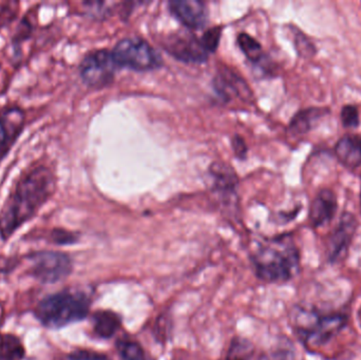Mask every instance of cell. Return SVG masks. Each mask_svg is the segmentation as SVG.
Here are the masks:
<instances>
[{
	"label": "cell",
	"instance_id": "15",
	"mask_svg": "<svg viewBox=\"0 0 361 360\" xmlns=\"http://www.w3.org/2000/svg\"><path fill=\"white\" fill-rule=\"evenodd\" d=\"M329 113L330 109L328 108H309L301 110L293 118L290 124V131L294 135H307Z\"/></svg>",
	"mask_w": 361,
	"mask_h": 360
},
{
	"label": "cell",
	"instance_id": "21",
	"mask_svg": "<svg viewBox=\"0 0 361 360\" xmlns=\"http://www.w3.org/2000/svg\"><path fill=\"white\" fill-rule=\"evenodd\" d=\"M78 239H80V237L76 232H70V230H63V228H54L50 232L51 242L59 245V247L75 244Z\"/></svg>",
	"mask_w": 361,
	"mask_h": 360
},
{
	"label": "cell",
	"instance_id": "27",
	"mask_svg": "<svg viewBox=\"0 0 361 360\" xmlns=\"http://www.w3.org/2000/svg\"><path fill=\"white\" fill-rule=\"evenodd\" d=\"M357 321L360 323V329H361V306L360 310L357 311Z\"/></svg>",
	"mask_w": 361,
	"mask_h": 360
},
{
	"label": "cell",
	"instance_id": "7",
	"mask_svg": "<svg viewBox=\"0 0 361 360\" xmlns=\"http://www.w3.org/2000/svg\"><path fill=\"white\" fill-rule=\"evenodd\" d=\"M358 225L357 218L353 213L349 211L341 213L338 223L329 235L324 247V256L329 264L337 266L347 259Z\"/></svg>",
	"mask_w": 361,
	"mask_h": 360
},
{
	"label": "cell",
	"instance_id": "6",
	"mask_svg": "<svg viewBox=\"0 0 361 360\" xmlns=\"http://www.w3.org/2000/svg\"><path fill=\"white\" fill-rule=\"evenodd\" d=\"M118 66L137 71H148L162 65L160 54L145 40L139 37L124 38L112 51Z\"/></svg>",
	"mask_w": 361,
	"mask_h": 360
},
{
	"label": "cell",
	"instance_id": "19",
	"mask_svg": "<svg viewBox=\"0 0 361 360\" xmlns=\"http://www.w3.org/2000/svg\"><path fill=\"white\" fill-rule=\"evenodd\" d=\"M254 355V346L244 338L238 337L231 342L227 352V360H250Z\"/></svg>",
	"mask_w": 361,
	"mask_h": 360
},
{
	"label": "cell",
	"instance_id": "25",
	"mask_svg": "<svg viewBox=\"0 0 361 360\" xmlns=\"http://www.w3.org/2000/svg\"><path fill=\"white\" fill-rule=\"evenodd\" d=\"M13 2H6V4H0V27H4L6 23H10L14 20L18 12V4L15 2L12 6Z\"/></svg>",
	"mask_w": 361,
	"mask_h": 360
},
{
	"label": "cell",
	"instance_id": "1",
	"mask_svg": "<svg viewBox=\"0 0 361 360\" xmlns=\"http://www.w3.org/2000/svg\"><path fill=\"white\" fill-rule=\"evenodd\" d=\"M55 190L56 177L50 167L40 164L25 170L0 209V239L6 242L12 238L37 215Z\"/></svg>",
	"mask_w": 361,
	"mask_h": 360
},
{
	"label": "cell",
	"instance_id": "8",
	"mask_svg": "<svg viewBox=\"0 0 361 360\" xmlns=\"http://www.w3.org/2000/svg\"><path fill=\"white\" fill-rule=\"evenodd\" d=\"M116 59L107 50L92 51L80 63V76L91 88H103L114 80L116 71Z\"/></svg>",
	"mask_w": 361,
	"mask_h": 360
},
{
	"label": "cell",
	"instance_id": "12",
	"mask_svg": "<svg viewBox=\"0 0 361 360\" xmlns=\"http://www.w3.org/2000/svg\"><path fill=\"white\" fill-rule=\"evenodd\" d=\"M338 203L334 192L324 188L318 192L310 206L309 219L314 228H322L330 223L336 215Z\"/></svg>",
	"mask_w": 361,
	"mask_h": 360
},
{
	"label": "cell",
	"instance_id": "14",
	"mask_svg": "<svg viewBox=\"0 0 361 360\" xmlns=\"http://www.w3.org/2000/svg\"><path fill=\"white\" fill-rule=\"evenodd\" d=\"M91 321H92L93 333L99 340H110L122 327V319L112 311H97L93 313Z\"/></svg>",
	"mask_w": 361,
	"mask_h": 360
},
{
	"label": "cell",
	"instance_id": "22",
	"mask_svg": "<svg viewBox=\"0 0 361 360\" xmlns=\"http://www.w3.org/2000/svg\"><path fill=\"white\" fill-rule=\"evenodd\" d=\"M341 122L345 128H357L360 124L357 107L354 105L343 106L341 109Z\"/></svg>",
	"mask_w": 361,
	"mask_h": 360
},
{
	"label": "cell",
	"instance_id": "18",
	"mask_svg": "<svg viewBox=\"0 0 361 360\" xmlns=\"http://www.w3.org/2000/svg\"><path fill=\"white\" fill-rule=\"evenodd\" d=\"M238 44H239L240 48L243 51L244 54L247 56L248 59L252 61V63H260L263 61L265 55L263 53L262 46L257 42L256 39L252 37V36L247 35L245 33H241L238 36Z\"/></svg>",
	"mask_w": 361,
	"mask_h": 360
},
{
	"label": "cell",
	"instance_id": "24",
	"mask_svg": "<svg viewBox=\"0 0 361 360\" xmlns=\"http://www.w3.org/2000/svg\"><path fill=\"white\" fill-rule=\"evenodd\" d=\"M66 360H111L107 355L92 350H75Z\"/></svg>",
	"mask_w": 361,
	"mask_h": 360
},
{
	"label": "cell",
	"instance_id": "23",
	"mask_svg": "<svg viewBox=\"0 0 361 360\" xmlns=\"http://www.w3.org/2000/svg\"><path fill=\"white\" fill-rule=\"evenodd\" d=\"M221 37V27H212L208 30L201 37L202 42L208 53L214 52L218 48Z\"/></svg>",
	"mask_w": 361,
	"mask_h": 360
},
{
	"label": "cell",
	"instance_id": "20",
	"mask_svg": "<svg viewBox=\"0 0 361 360\" xmlns=\"http://www.w3.org/2000/svg\"><path fill=\"white\" fill-rule=\"evenodd\" d=\"M295 44H296L297 52L303 58H313L317 54V48L315 44L299 30H297V33L295 34Z\"/></svg>",
	"mask_w": 361,
	"mask_h": 360
},
{
	"label": "cell",
	"instance_id": "11",
	"mask_svg": "<svg viewBox=\"0 0 361 360\" xmlns=\"http://www.w3.org/2000/svg\"><path fill=\"white\" fill-rule=\"evenodd\" d=\"M171 12L190 29H202L208 23V10L205 4L197 0L169 2Z\"/></svg>",
	"mask_w": 361,
	"mask_h": 360
},
{
	"label": "cell",
	"instance_id": "28",
	"mask_svg": "<svg viewBox=\"0 0 361 360\" xmlns=\"http://www.w3.org/2000/svg\"><path fill=\"white\" fill-rule=\"evenodd\" d=\"M360 211H361V192H360Z\"/></svg>",
	"mask_w": 361,
	"mask_h": 360
},
{
	"label": "cell",
	"instance_id": "13",
	"mask_svg": "<svg viewBox=\"0 0 361 360\" xmlns=\"http://www.w3.org/2000/svg\"><path fill=\"white\" fill-rule=\"evenodd\" d=\"M335 154L339 162L350 169L361 166V137L347 135L335 145Z\"/></svg>",
	"mask_w": 361,
	"mask_h": 360
},
{
	"label": "cell",
	"instance_id": "2",
	"mask_svg": "<svg viewBox=\"0 0 361 360\" xmlns=\"http://www.w3.org/2000/svg\"><path fill=\"white\" fill-rule=\"evenodd\" d=\"M350 323L349 309L296 304L290 313L293 333L305 350L316 353L341 335Z\"/></svg>",
	"mask_w": 361,
	"mask_h": 360
},
{
	"label": "cell",
	"instance_id": "4",
	"mask_svg": "<svg viewBox=\"0 0 361 360\" xmlns=\"http://www.w3.org/2000/svg\"><path fill=\"white\" fill-rule=\"evenodd\" d=\"M91 298L85 292L63 290L42 298L34 309L36 321L48 330H61L88 317Z\"/></svg>",
	"mask_w": 361,
	"mask_h": 360
},
{
	"label": "cell",
	"instance_id": "10",
	"mask_svg": "<svg viewBox=\"0 0 361 360\" xmlns=\"http://www.w3.org/2000/svg\"><path fill=\"white\" fill-rule=\"evenodd\" d=\"M167 52L187 63H201L207 61L208 51L204 46L201 38L192 34H173L164 42Z\"/></svg>",
	"mask_w": 361,
	"mask_h": 360
},
{
	"label": "cell",
	"instance_id": "3",
	"mask_svg": "<svg viewBox=\"0 0 361 360\" xmlns=\"http://www.w3.org/2000/svg\"><path fill=\"white\" fill-rule=\"evenodd\" d=\"M257 278L269 285L288 283L301 270V253L292 234H282L259 243L252 255Z\"/></svg>",
	"mask_w": 361,
	"mask_h": 360
},
{
	"label": "cell",
	"instance_id": "9",
	"mask_svg": "<svg viewBox=\"0 0 361 360\" xmlns=\"http://www.w3.org/2000/svg\"><path fill=\"white\" fill-rule=\"evenodd\" d=\"M25 112L18 105L0 109V164L25 130Z\"/></svg>",
	"mask_w": 361,
	"mask_h": 360
},
{
	"label": "cell",
	"instance_id": "17",
	"mask_svg": "<svg viewBox=\"0 0 361 360\" xmlns=\"http://www.w3.org/2000/svg\"><path fill=\"white\" fill-rule=\"evenodd\" d=\"M120 360H154L141 344L133 340H120L116 342Z\"/></svg>",
	"mask_w": 361,
	"mask_h": 360
},
{
	"label": "cell",
	"instance_id": "5",
	"mask_svg": "<svg viewBox=\"0 0 361 360\" xmlns=\"http://www.w3.org/2000/svg\"><path fill=\"white\" fill-rule=\"evenodd\" d=\"M30 276L42 285H55L65 280L73 272V260L59 251H36L27 255Z\"/></svg>",
	"mask_w": 361,
	"mask_h": 360
},
{
	"label": "cell",
	"instance_id": "16",
	"mask_svg": "<svg viewBox=\"0 0 361 360\" xmlns=\"http://www.w3.org/2000/svg\"><path fill=\"white\" fill-rule=\"evenodd\" d=\"M25 349L18 336L0 333V360H23Z\"/></svg>",
	"mask_w": 361,
	"mask_h": 360
},
{
	"label": "cell",
	"instance_id": "26",
	"mask_svg": "<svg viewBox=\"0 0 361 360\" xmlns=\"http://www.w3.org/2000/svg\"><path fill=\"white\" fill-rule=\"evenodd\" d=\"M32 25L29 21V18L25 17L21 20L20 25H19L18 30H17L16 35H15L14 39H13V46H14L15 52H16L17 46L19 44H21V40L27 39L30 35H31Z\"/></svg>",
	"mask_w": 361,
	"mask_h": 360
}]
</instances>
